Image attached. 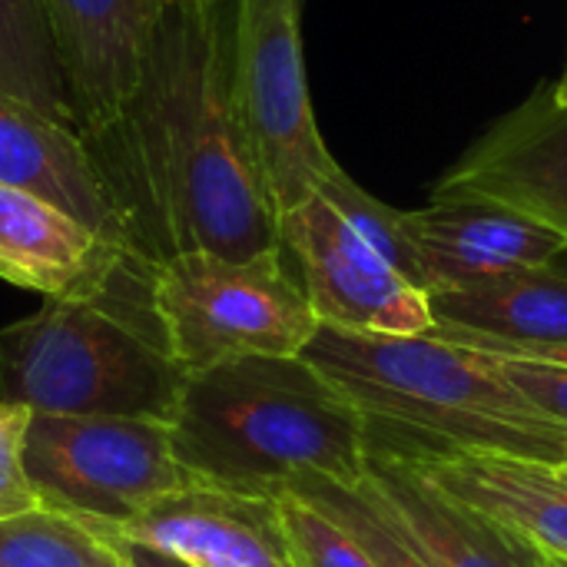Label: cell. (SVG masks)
<instances>
[{"mask_svg": "<svg viewBox=\"0 0 567 567\" xmlns=\"http://www.w3.org/2000/svg\"><path fill=\"white\" fill-rule=\"evenodd\" d=\"M96 532L143 542L189 567H296L276 498L203 482L153 502L123 528Z\"/></svg>", "mask_w": 567, "mask_h": 567, "instance_id": "obj_11", "label": "cell"}, {"mask_svg": "<svg viewBox=\"0 0 567 567\" xmlns=\"http://www.w3.org/2000/svg\"><path fill=\"white\" fill-rule=\"evenodd\" d=\"M150 296L163 342L186 375L236 359L302 355L322 326L286 249L256 259H163Z\"/></svg>", "mask_w": 567, "mask_h": 567, "instance_id": "obj_5", "label": "cell"}, {"mask_svg": "<svg viewBox=\"0 0 567 567\" xmlns=\"http://www.w3.org/2000/svg\"><path fill=\"white\" fill-rule=\"evenodd\" d=\"M316 193L326 196L332 203V209L365 243H372L402 276H409L415 286H422L419 282V262H415V252H412V243H409V229H405V209H395V206L375 199L342 166L332 176H326Z\"/></svg>", "mask_w": 567, "mask_h": 567, "instance_id": "obj_21", "label": "cell"}, {"mask_svg": "<svg viewBox=\"0 0 567 567\" xmlns=\"http://www.w3.org/2000/svg\"><path fill=\"white\" fill-rule=\"evenodd\" d=\"M359 482L429 567H548L538 545L435 485L409 455L369 449Z\"/></svg>", "mask_w": 567, "mask_h": 567, "instance_id": "obj_10", "label": "cell"}, {"mask_svg": "<svg viewBox=\"0 0 567 567\" xmlns=\"http://www.w3.org/2000/svg\"><path fill=\"white\" fill-rule=\"evenodd\" d=\"M522 359H545L555 365H567V349H551V352H538V355H522Z\"/></svg>", "mask_w": 567, "mask_h": 567, "instance_id": "obj_26", "label": "cell"}, {"mask_svg": "<svg viewBox=\"0 0 567 567\" xmlns=\"http://www.w3.org/2000/svg\"><path fill=\"white\" fill-rule=\"evenodd\" d=\"M0 86L80 130L43 0H0Z\"/></svg>", "mask_w": 567, "mask_h": 567, "instance_id": "obj_18", "label": "cell"}, {"mask_svg": "<svg viewBox=\"0 0 567 567\" xmlns=\"http://www.w3.org/2000/svg\"><path fill=\"white\" fill-rule=\"evenodd\" d=\"M432 203H488L512 209L567 246V106L538 83L498 116L435 183Z\"/></svg>", "mask_w": 567, "mask_h": 567, "instance_id": "obj_9", "label": "cell"}, {"mask_svg": "<svg viewBox=\"0 0 567 567\" xmlns=\"http://www.w3.org/2000/svg\"><path fill=\"white\" fill-rule=\"evenodd\" d=\"M169 429L196 482L249 495L276 498L299 475L355 485L369 465L365 415L302 355L189 372Z\"/></svg>", "mask_w": 567, "mask_h": 567, "instance_id": "obj_3", "label": "cell"}, {"mask_svg": "<svg viewBox=\"0 0 567 567\" xmlns=\"http://www.w3.org/2000/svg\"><path fill=\"white\" fill-rule=\"evenodd\" d=\"M96 532V528H93ZM116 555H120V561L126 567H189L186 561H179V558H173V555H166V551H159V548H150V545H143V542H133V538H123V535H116V532H96Z\"/></svg>", "mask_w": 567, "mask_h": 567, "instance_id": "obj_25", "label": "cell"}, {"mask_svg": "<svg viewBox=\"0 0 567 567\" xmlns=\"http://www.w3.org/2000/svg\"><path fill=\"white\" fill-rule=\"evenodd\" d=\"M299 13L302 0H233L236 106L279 216L339 169L316 123Z\"/></svg>", "mask_w": 567, "mask_h": 567, "instance_id": "obj_7", "label": "cell"}, {"mask_svg": "<svg viewBox=\"0 0 567 567\" xmlns=\"http://www.w3.org/2000/svg\"><path fill=\"white\" fill-rule=\"evenodd\" d=\"M488 355L505 372V379H512L542 412L567 425V365H555L545 359H522V355H495V352Z\"/></svg>", "mask_w": 567, "mask_h": 567, "instance_id": "obj_24", "label": "cell"}, {"mask_svg": "<svg viewBox=\"0 0 567 567\" xmlns=\"http://www.w3.org/2000/svg\"><path fill=\"white\" fill-rule=\"evenodd\" d=\"M282 249L322 326L372 336H432V302L365 243L326 196L279 216Z\"/></svg>", "mask_w": 567, "mask_h": 567, "instance_id": "obj_8", "label": "cell"}, {"mask_svg": "<svg viewBox=\"0 0 567 567\" xmlns=\"http://www.w3.org/2000/svg\"><path fill=\"white\" fill-rule=\"evenodd\" d=\"M83 140L143 262L282 249L279 209L236 106L233 0H163L130 103Z\"/></svg>", "mask_w": 567, "mask_h": 567, "instance_id": "obj_1", "label": "cell"}, {"mask_svg": "<svg viewBox=\"0 0 567 567\" xmlns=\"http://www.w3.org/2000/svg\"><path fill=\"white\" fill-rule=\"evenodd\" d=\"M405 229L425 292L567 256V246L551 229L488 203H429L405 209Z\"/></svg>", "mask_w": 567, "mask_h": 567, "instance_id": "obj_15", "label": "cell"}, {"mask_svg": "<svg viewBox=\"0 0 567 567\" xmlns=\"http://www.w3.org/2000/svg\"><path fill=\"white\" fill-rule=\"evenodd\" d=\"M0 186L33 193L110 243L130 249L123 219L110 199L96 156L80 130H70L0 86ZM136 256V252H133ZM140 259V256H136Z\"/></svg>", "mask_w": 567, "mask_h": 567, "instance_id": "obj_16", "label": "cell"}, {"mask_svg": "<svg viewBox=\"0 0 567 567\" xmlns=\"http://www.w3.org/2000/svg\"><path fill=\"white\" fill-rule=\"evenodd\" d=\"M23 465L40 508L90 528H123L153 502L196 485L169 422L30 412Z\"/></svg>", "mask_w": 567, "mask_h": 567, "instance_id": "obj_6", "label": "cell"}, {"mask_svg": "<svg viewBox=\"0 0 567 567\" xmlns=\"http://www.w3.org/2000/svg\"><path fill=\"white\" fill-rule=\"evenodd\" d=\"M0 567H126L83 522L37 508L0 522Z\"/></svg>", "mask_w": 567, "mask_h": 567, "instance_id": "obj_20", "label": "cell"}, {"mask_svg": "<svg viewBox=\"0 0 567 567\" xmlns=\"http://www.w3.org/2000/svg\"><path fill=\"white\" fill-rule=\"evenodd\" d=\"M286 545L296 567H375L355 538L296 495H276Z\"/></svg>", "mask_w": 567, "mask_h": 567, "instance_id": "obj_22", "label": "cell"}, {"mask_svg": "<svg viewBox=\"0 0 567 567\" xmlns=\"http://www.w3.org/2000/svg\"><path fill=\"white\" fill-rule=\"evenodd\" d=\"M282 492L309 502L312 508L329 515L336 525H342L375 567H429L422 561V555L402 538V532L389 522V515L372 502L362 482L346 485L326 475H299Z\"/></svg>", "mask_w": 567, "mask_h": 567, "instance_id": "obj_19", "label": "cell"}, {"mask_svg": "<svg viewBox=\"0 0 567 567\" xmlns=\"http://www.w3.org/2000/svg\"><path fill=\"white\" fill-rule=\"evenodd\" d=\"M150 276L153 266L100 296L47 299L0 329V402L43 415L173 422L186 372L163 342Z\"/></svg>", "mask_w": 567, "mask_h": 567, "instance_id": "obj_4", "label": "cell"}, {"mask_svg": "<svg viewBox=\"0 0 567 567\" xmlns=\"http://www.w3.org/2000/svg\"><path fill=\"white\" fill-rule=\"evenodd\" d=\"M392 452V449H389ZM455 498L505 522L548 558L567 561V482L551 465L485 452H399Z\"/></svg>", "mask_w": 567, "mask_h": 567, "instance_id": "obj_17", "label": "cell"}, {"mask_svg": "<svg viewBox=\"0 0 567 567\" xmlns=\"http://www.w3.org/2000/svg\"><path fill=\"white\" fill-rule=\"evenodd\" d=\"M551 90H555V100H558V103H565V106H567V63H565V70H561V76H558V80L551 83Z\"/></svg>", "mask_w": 567, "mask_h": 567, "instance_id": "obj_27", "label": "cell"}, {"mask_svg": "<svg viewBox=\"0 0 567 567\" xmlns=\"http://www.w3.org/2000/svg\"><path fill=\"white\" fill-rule=\"evenodd\" d=\"M365 415L369 449L485 452L558 468L567 425L542 412L488 352L439 336L319 326L302 352Z\"/></svg>", "mask_w": 567, "mask_h": 567, "instance_id": "obj_2", "label": "cell"}, {"mask_svg": "<svg viewBox=\"0 0 567 567\" xmlns=\"http://www.w3.org/2000/svg\"><path fill=\"white\" fill-rule=\"evenodd\" d=\"M435 329L432 336L495 352L538 355L567 349V262L515 269L429 292Z\"/></svg>", "mask_w": 567, "mask_h": 567, "instance_id": "obj_14", "label": "cell"}, {"mask_svg": "<svg viewBox=\"0 0 567 567\" xmlns=\"http://www.w3.org/2000/svg\"><path fill=\"white\" fill-rule=\"evenodd\" d=\"M150 269L66 209L0 186V279L47 299L110 292L123 276Z\"/></svg>", "mask_w": 567, "mask_h": 567, "instance_id": "obj_12", "label": "cell"}, {"mask_svg": "<svg viewBox=\"0 0 567 567\" xmlns=\"http://www.w3.org/2000/svg\"><path fill=\"white\" fill-rule=\"evenodd\" d=\"M555 472H558V478H561V482H567V462H561V465H558Z\"/></svg>", "mask_w": 567, "mask_h": 567, "instance_id": "obj_28", "label": "cell"}, {"mask_svg": "<svg viewBox=\"0 0 567 567\" xmlns=\"http://www.w3.org/2000/svg\"><path fill=\"white\" fill-rule=\"evenodd\" d=\"M27 425H30V409L0 402V522L40 508V498L23 465Z\"/></svg>", "mask_w": 567, "mask_h": 567, "instance_id": "obj_23", "label": "cell"}, {"mask_svg": "<svg viewBox=\"0 0 567 567\" xmlns=\"http://www.w3.org/2000/svg\"><path fill=\"white\" fill-rule=\"evenodd\" d=\"M548 567H567V561H558V558H548Z\"/></svg>", "mask_w": 567, "mask_h": 567, "instance_id": "obj_29", "label": "cell"}, {"mask_svg": "<svg viewBox=\"0 0 567 567\" xmlns=\"http://www.w3.org/2000/svg\"><path fill=\"white\" fill-rule=\"evenodd\" d=\"M80 133L106 130L130 103L163 0H43Z\"/></svg>", "mask_w": 567, "mask_h": 567, "instance_id": "obj_13", "label": "cell"}]
</instances>
